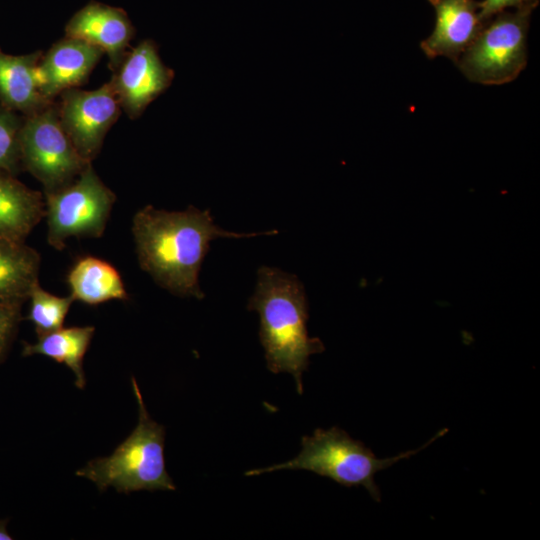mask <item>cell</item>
<instances>
[{"label":"cell","mask_w":540,"mask_h":540,"mask_svg":"<svg viewBox=\"0 0 540 540\" xmlns=\"http://www.w3.org/2000/svg\"><path fill=\"white\" fill-rule=\"evenodd\" d=\"M29 299L30 310L27 319L33 323L38 337L62 328L74 302L71 295L56 296L44 290L39 283L32 289Z\"/></svg>","instance_id":"ac0fdd59"},{"label":"cell","mask_w":540,"mask_h":540,"mask_svg":"<svg viewBox=\"0 0 540 540\" xmlns=\"http://www.w3.org/2000/svg\"><path fill=\"white\" fill-rule=\"evenodd\" d=\"M19 304L0 303V363L5 359L22 320Z\"/></svg>","instance_id":"ffe728a7"},{"label":"cell","mask_w":540,"mask_h":540,"mask_svg":"<svg viewBox=\"0 0 540 540\" xmlns=\"http://www.w3.org/2000/svg\"><path fill=\"white\" fill-rule=\"evenodd\" d=\"M448 430L438 432L424 446L403 452L393 457L377 458L361 441L352 439L344 430L332 427L316 429L312 436L301 440V451L293 459L271 467L253 469L246 476H255L277 470H308L328 477L345 487L363 486L375 501H380V490L374 476L396 462L407 459L423 450Z\"/></svg>","instance_id":"277c9868"},{"label":"cell","mask_w":540,"mask_h":540,"mask_svg":"<svg viewBox=\"0 0 540 540\" xmlns=\"http://www.w3.org/2000/svg\"><path fill=\"white\" fill-rule=\"evenodd\" d=\"M11 535L7 531V520H0V540H10Z\"/></svg>","instance_id":"7402d4cb"},{"label":"cell","mask_w":540,"mask_h":540,"mask_svg":"<svg viewBox=\"0 0 540 540\" xmlns=\"http://www.w3.org/2000/svg\"><path fill=\"white\" fill-rule=\"evenodd\" d=\"M23 170L44 187V193L73 182L88 165L64 131L54 101L41 111L24 117L20 132Z\"/></svg>","instance_id":"52a82bcc"},{"label":"cell","mask_w":540,"mask_h":540,"mask_svg":"<svg viewBox=\"0 0 540 540\" xmlns=\"http://www.w3.org/2000/svg\"><path fill=\"white\" fill-rule=\"evenodd\" d=\"M132 233L142 270L172 294L202 299L199 271L212 240L272 235L277 231L229 232L214 223L209 210L189 206L183 212H168L147 205L134 215Z\"/></svg>","instance_id":"6da1fadb"},{"label":"cell","mask_w":540,"mask_h":540,"mask_svg":"<svg viewBox=\"0 0 540 540\" xmlns=\"http://www.w3.org/2000/svg\"><path fill=\"white\" fill-rule=\"evenodd\" d=\"M42 51L25 55H9L0 49V105L30 116L52 102L40 91L36 68Z\"/></svg>","instance_id":"4fadbf2b"},{"label":"cell","mask_w":540,"mask_h":540,"mask_svg":"<svg viewBox=\"0 0 540 540\" xmlns=\"http://www.w3.org/2000/svg\"><path fill=\"white\" fill-rule=\"evenodd\" d=\"M44 195L47 241L57 250L71 237H101L116 201L92 164L70 184Z\"/></svg>","instance_id":"8992f818"},{"label":"cell","mask_w":540,"mask_h":540,"mask_svg":"<svg viewBox=\"0 0 540 540\" xmlns=\"http://www.w3.org/2000/svg\"><path fill=\"white\" fill-rule=\"evenodd\" d=\"M247 308L260 316L259 336L268 369L273 373H290L297 392L302 394V374L308 368L309 357L324 350L322 342L309 337L307 332L303 285L295 275L262 266Z\"/></svg>","instance_id":"7a4b0ae2"},{"label":"cell","mask_w":540,"mask_h":540,"mask_svg":"<svg viewBox=\"0 0 540 540\" xmlns=\"http://www.w3.org/2000/svg\"><path fill=\"white\" fill-rule=\"evenodd\" d=\"M94 331V326L62 327L39 336L35 343L23 342L22 356L44 355L58 363H64L74 373L76 387L84 389L86 377L83 360Z\"/></svg>","instance_id":"e0dca14e"},{"label":"cell","mask_w":540,"mask_h":540,"mask_svg":"<svg viewBox=\"0 0 540 540\" xmlns=\"http://www.w3.org/2000/svg\"><path fill=\"white\" fill-rule=\"evenodd\" d=\"M434 7L433 32L420 43L429 59L446 57L455 64L484 26L478 0H428Z\"/></svg>","instance_id":"7c38bea8"},{"label":"cell","mask_w":540,"mask_h":540,"mask_svg":"<svg viewBox=\"0 0 540 540\" xmlns=\"http://www.w3.org/2000/svg\"><path fill=\"white\" fill-rule=\"evenodd\" d=\"M535 6L505 10L488 20L456 65L471 82L502 85L527 65V33Z\"/></svg>","instance_id":"5b68a950"},{"label":"cell","mask_w":540,"mask_h":540,"mask_svg":"<svg viewBox=\"0 0 540 540\" xmlns=\"http://www.w3.org/2000/svg\"><path fill=\"white\" fill-rule=\"evenodd\" d=\"M539 0H482L479 1L480 15L483 22H487L495 15L509 9L524 6H537Z\"/></svg>","instance_id":"44dd1931"},{"label":"cell","mask_w":540,"mask_h":540,"mask_svg":"<svg viewBox=\"0 0 540 540\" xmlns=\"http://www.w3.org/2000/svg\"><path fill=\"white\" fill-rule=\"evenodd\" d=\"M173 78L174 71L161 61L157 44L145 39L125 53L110 82L121 109L136 119L169 88Z\"/></svg>","instance_id":"9c48e42d"},{"label":"cell","mask_w":540,"mask_h":540,"mask_svg":"<svg viewBox=\"0 0 540 540\" xmlns=\"http://www.w3.org/2000/svg\"><path fill=\"white\" fill-rule=\"evenodd\" d=\"M65 34L101 49L113 71L127 52L135 29L125 10L91 1L69 19Z\"/></svg>","instance_id":"8fae6325"},{"label":"cell","mask_w":540,"mask_h":540,"mask_svg":"<svg viewBox=\"0 0 540 540\" xmlns=\"http://www.w3.org/2000/svg\"><path fill=\"white\" fill-rule=\"evenodd\" d=\"M41 258L25 242L0 238V303L22 305L39 283Z\"/></svg>","instance_id":"9a60e30c"},{"label":"cell","mask_w":540,"mask_h":540,"mask_svg":"<svg viewBox=\"0 0 540 540\" xmlns=\"http://www.w3.org/2000/svg\"><path fill=\"white\" fill-rule=\"evenodd\" d=\"M43 216V195L21 183L16 176L0 172V238L25 242Z\"/></svg>","instance_id":"5bb4252c"},{"label":"cell","mask_w":540,"mask_h":540,"mask_svg":"<svg viewBox=\"0 0 540 540\" xmlns=\"http://www.w3.org/2000/svg\"><path fill=\"white\" fill-rule=\"evenodd\" d=\"M131 382L139 410L137 426L110 456L89 461L76 475L94 482L100 491L175 490L165 467V428L150 417L134 377Z\"/></svg>","instance_id":"3957f363"},{"label":"cell","mask_w":540,"mask_h":540,"mask_svg":"<svg viewBox=\"0 0 540 540\" xmlns=\"http://www.w3.org/2000/svg\"><path fill=\"white\" fill-rule=\"evenodd\" d=\"M58 97V114L64 131L78 153L92 162L121 112L111 82L94 90L67 89Z\"/></svg>","instance_id":"ba28073f"},{"label":"cell","mask_w":540,"mask_h":540,"mask_svg":"<svg viewBox=\"0 0 540 540\" xmlns=\"http://www.w3.org/2000/svg\"><path fill=\"white\" fill-rule=\"evenodd\" d=\"M103 55L101 49L78 38L65 36L55 42L37 64L41 93L54 101L63 91L85 84Z\"/></svg>","instance_id":"30bf717a"},{"label":"cell","mask_w":540,"mask_h":540,"mask_svg":"<svg viewBox=\"0 0 540 540\" xmlns=\"http://www.w3.org/2000/svg\"><path fill=\"white\" fill-rule=\"evenodd\" d=\"M24 116L0 105V172L17 176L23 171L20 132Z\"/></svg>","instance_id":"d6986e66"},{"label":"cell","mask_w":540,"mask_h":540,"mask_svg":"<svg viewBox=\"0 0 540 540\" xmlns=\"http://www.w3.org/2000/svg\"><path fill=\"white\" fill-rule=\"evenodd\" d=\"M74 301L98 305L112 299L126 300L128 293L118 270L93 256L78 259L67 275Z\"/></svg>","instance_id":"2e32d148"}]
</instances>
